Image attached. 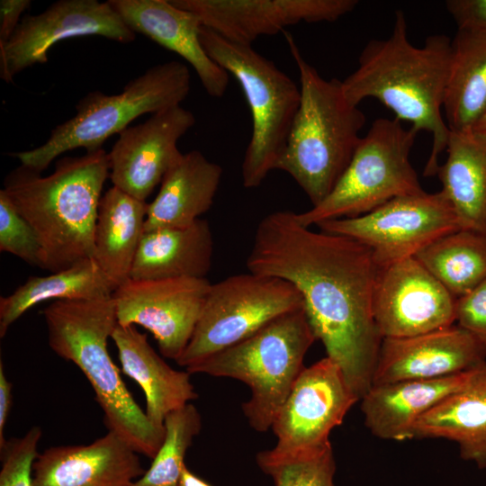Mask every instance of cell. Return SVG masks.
Returning a JSON list of instances; mask_svg holds the SVG:
<instances>
[{
  "instance_id": "6da1fadb",
  "label": "cell",
  "mask_w": 486,
  "mask_h": 486,
  "mask_svg": "<svg viewBox=\"0 0 486 486\" xmlns=\"http://www.w3.org/2000/svg\"><path fill=\"white\" fill-rule=\"evenodd\" d=\"M246 266L297 288L316 338L361 400L372 386L382 341L373 314L379 266L370 249L304 227L294 212L276 211L258 223Z\"/></svg>"
},
{
  "instance_id": "7a4b0ae2",
  "label": "cell",
  "mask_w": 486,
  "mask_h": 486,
  "mask_svg": "<svg viewBox=\"0 0 486 486\" xmlns=\"http://www.w3.org/2000/svg\"><path fill=\"white\" fill-rule=\"evenodd\" d=\"M451 56L452 40L444 34L429 36L423 46H414L408 39L404 13L399 10L391 35L371 40L359 56L357 68L342 81L352 104L377 99L400 122L432 135L426 177L436 176L438 158L450 135L442 110Z\"/></svg>"
},
{
  "instance_id": "3957f363",
  "label": "cell",
  "mask_w": 486,
  "mask_h": 486,
  "mask_svg": "<svg viewBox=\"0 0 486 486\" xmlns=\"http://www.w3.org/2000/svg\"><path fill=\"white\" fill-rule=\"evenodd\" d=\"M110 172L104 148L63 157L49 176L20 165L2 189L32 225L40 247V267L51 273L92 258L104 184Z\"/></svg>"
},
{
  "instance_id": "277c9868",
  "label": "cell",
  "mask_w": 486,
  "mask_h": 486,
  "mask_svg": "<svg viewBox=\"0 0 486 486\" xmlns=\"http://www.w3.org/2000/svg\"><path fill=\"white\" fill-rule=\"evenodd\" d=\"M52 351L74 363L91 384L104 412V423L139 454L153 459L166 436L138 405L107 348L118 325L112 295L58 300L42 310Z\"/></svg>"
},
{
  "instance_id": "5b68a950",
  "label": "cell",
  "mask_w": 486,
  "mask_h": 486,
  "mask_svg": "<svg viewBox=\"0 0 486 486\" xmlns=\"http://www.w3.org/2000/svg\"><path fill=\"white\" fill-rule=\"evenodd\" d=\"M300 76L301 102L275 169L290 175L315 206L334 188L361 140L363 112L346 97L342 81L323 78L284 32Z\"/></svg>"
},
{
  "instance_id": "8992f818",
  "label": "cell",
  "mask_w": 486,
  "mask_h": 486,
  "mask_svg": "<svg viewBox=\"0 0 486 486\" xmlns=\"http://www.w3.org/2000/svg\"><path fill=\"white\" fill-rule=\"evenodd\" d=\"M190 88L191 76L184 63H159L129 81L117 94L89 92L76 104V114L57 125L42 145L10 156L21 166L41 174L67 151L103 148L107 139L120 134L138 117L180 105Z\"/></svg>"
},
{
  "instance_id": "52a82bcc",
  "label": "cell",
  "mask_w": 486,
  "mask_h": 486,
  "mask_svg": "<svg viewBox=\"0 0 486 486\" xmlns=\"http://www.w3.org/2000/svg\"><path fill=\"white\" fill-rule=\"evenodd\" d=\"M316 339L302 308L276 318L187 372L248 384L251 397L242 404L243 413L251 428L266 432L304 369L303 358Z\"/></svg>"
},
{
  "instance_id": "ba28073f",
  "label": "cell",
  "mask_w": 486,
  "mask_h": 486,
  "mask_svg": "<svg viewBox=\"0 0 486 486\" xmlns=\"http://www.w3.org/2000/svg\"><path fill=\"white\" fill-rule=\"evenodd\" d=\"M209 57L238 82L252 118V134L241 166L246 188L259 186L275 169L301 102L300 86L251 45L230 41L202 26Z\"/></svg>"
},
{
  "instance_id": "9c48e42d",
  "label": "cell",
  "mask_w": 486,
  "mask_h": 486,
  "mask_svg": "<svg viewBox=\"0 0 486 486\" xmlns=\"http://www.w3.org/2000/svg\"><path fill=\"white\" fill-rule=\"evenodd\" d=\"M418 131L397 118H378L370 127L329 194L310 210L296 213L310 228L331 220L365 214L400 196L423 193L410 156Z\"/></svg>"
},
{
  "instance_id": "30bf717a",
  "label": "cell",
  "mask_w": 486,
  "mask_h": 486,
  "mask_svg": "<svg viewBox=\"0 0 486 486\" xmlns=\"http://www.w3.org/2000/svg\"><path fill=\"white\" fill-rule=\"evenodd\" d=\"M302 308L297 288L277 277L248 271L212 284L193 336L176 362L189 371L276 318Z\"/></svg>"
},
{
  "instance_id": "8fae6325",
  "label": "cell",
  "mask_w": 486,
  "mask_h": 486,
  "mask_svg": "<svg viewBox=\"0 0 486 486\" xmlns=\"http://www.w3.org/2000/svg\"><path fill=\"white\" fill-rule=\"evenodd\" d=\"M317 226L365 246L379 267L415 257L437 238L462 230L442 191L396 197L365 214Z\"/></svg>"
},
{
  "instance_id": "7c38bea8",
  "label": "cell",
  "mask_w": 486,
  "mask_h": 486,
  "mask_svg": "<svg viewBox=\"0 0 486 486\" xmlns=\"http://www.w3.org/2000/svg\"><path fill=\"white\" fill-rule=\"evenodd\" d=\"M339 366L328 356L304 369L272 424L277 455L331 446L329 434L358 400Z\"/></svg>"
},
{
  "instance_id": "4fadbf2b",
  "label": "cell",
  "mask_w": 486,
  "mask_h": 486,
  "mask_svg": "<svg viewBox=\"0 0 486 486\" xmlns=\"http://www.w3.org/2000/svg\"><path fill=\"white\" fill-rule=\"evenodd\" d=\"M82 36H101L121 43L136 39L108 1L59 0L39 14L24 15L9 40L0 45L1 78L13 83L25 68L46 63L56 43Z\"/></svg>"
},
{
  "instance_id": "5bb4252c",
  "label": "cell",
  "mask_w": 486,
  "mask_h": 486,
  "mask_svg": "<svg viewBox=\"0 0 486 486\" xmlns=\"http://www.w3.org/2000/svg\"><path fill=\"white\" fill-rule=\"evenodd\" d=\"M212 284L207 278L132 280L115 289L118 324L149 331L160 353L176 361L187 346Z\"/></svg>"
},
{
  "instance_id": "9a60e30c",
  "label": "cell",
  "mask_w": 486,
  "mask_h": 486,
  "mask_svg": "<svg viewBox=\"0 0 486 486\" xmlns=\"http://www.w3.org/2000/svg\"><path fill=\"white\" fill-rule=\"evenodd\" d=\"M457 299L416 257L379 267L373 314L382 338H406L454 325Z\"/></svg>"
},
{
  "instance_id": "2e32d148",
  "label": "cell",
  "mask_w": 486,
  "mask_h": 486,
  "mask_svg": "<svg viewBox=\"0 0 486 486\" xmlns=\"http://www.w3.org/2000/svg\"><path fill=\"white\" fill-rule=\"evenodd\" d=\"M194 123L191 111L176 105L122 130L108 153L112 186L146 202L182 155L177 143Z\"/></svg>"
},
{
  "instance_id": "e0dca14e",
  "label": "cell",
  "mask_w": 486,
  "mask_h": 486,
  "mask_svg": "<svg viewBox=\"0 0 486 486\" xmlns=\"http://www.w3.org/2000/svg\"><path fill=\"white\" fill-rule=\"evenodd\" d=\"M196 14L223 38L251 45L260 36L299 22H334L352 12L356 0H171Z\"/></svg>"
},
{
  "instance_id": "ac0fdd59",
  "label": "cell",
  "mask_w": 486,
  "mask_h": 486,
  "mask_svg": "<svg viewBox=\"0 0 486 486\" xmlns=\"http://www.w3.org/2000/svg\"><path fill=\"white\" fill-rule=\"evenodd\" d=\"M486 344L458 325L382 338L372 385L464 373L486 360Z\"/></svg>"
},
{
  "instance_id": "d6986e66",
  "label": "cell",
  "mask_w": 486,
  "mask_h": 486,
  "mask_svg": "<svg viewBox=\"0 0 486 486\" xmlns=\"http://www.w3.org/2000/svg\"><path fill=\"white\" fill-rule=\"evenodd\" d=\"M144 472L139 454L109 431L88 445L50 446L32 467L34 486H130Z\"/></svg>"
},
{
  "instance_id": "ffe728a7",
  "label": "cell",
  "mask_w": 486,
  "mask_h": 486,
  "mask_svg": "<svg viewBox=\"0 0 486 486\" xmlns=\"http://www.w3.org/2000/svg\"><path fill=\"white\" fill-rule=\"evenodd\" d=\"M108 2L134 33L146 36L186 60L209 95H224L229 74L204 50L200 40L202 22L196 14L175 5L171 0Z\"/></svg>"
},
{
  "instance_id": "44dd1931",
  "label": "cell",
  "mask_w": 486,
  "mask_h": 486,
  "mask_svg": "<svg viewBox=\"0 0 486 486\" xmlns=\"http://www.w3.org/2000/svg\"><path fill=\"white\" fill-rule=\"evenodd\" d=\"M475 368L440 378L372 385L361 399L365 426L381 439L414 438L417 421L450 394L464 388Z\"/></svg>"
},
{
  "instance_id": "7402d4cb",
  "label": "cell",
  "mask_w": 486,
  "mask_h": 486,
  "mask_svg": "<svg viewBox=\"0 0 486 486\" xmlns=\"http://www.w3.org/2000/svg\"><path fill=\"white\" fill-rule=\"evenodd\" d=\"M111 338L117 347L122 371L144 392V411L154 426L165 427L168 414L197 399L190 373L169 366L136 326L118 324Z\"/></svg>"
},
{
  "instance_id": "603a6c76",
  "label": "cell",
  "mask_w": 486,
  "mask_h": 486,
  "mask_svg": "<svg viewBox=\"0 0 486 486\" xmlns=\"http://www.w3.org/2000/svg\"><path fill=\"white\" fill-rule=\"evenodd\" d=\"M222 168L202 152L180 156L164 176L156 198L148 203L145 231L185 228L212 205Z\"/></svg>"
},
{
  "instance_id": "cb8c5ba5",
  "label": "cell",
  "mask_w": 486,
  "mask_h": 486,
  "mask_svg": "<svg viewBox=\"0 0 486 486\" xmlns=\"http://www.w3.org/2000/svg\"><path fill=\"white\" fill-rule=\"evenodd\" d=\"M213 245L209 222L203 219L185 228L145 231L130 279L206 278L212 266Z\"/></svg>"
},
{
  "instance_id": "d4e9b609",
  "label": "cell",
  "mask_w": 486,
  "mask_h": 486,
  "mask_svg": "<svg viewBox=\"0 0 486 486\" xmlns=\"http://www.w3.org/2000/svg\"><path fill=\"white\" fill-rule=\"evenodd\" d=\"M414 438L454 441L460 456L486 468V361L472 379L424 414L415 424Z\"/></svg>"
},
{
  "instance_id": "484cf974",
  "label": "cell",
  "mask_w": 486,
  "mask_h": 486,
  "mask_svg": "<svg viewBox=\"0 0 486 486\" xmlns=\"http://www.w3.org/2000/svg\"><path fill=\"white\" fill-rule=\"evenodd\" d=\"M148 203L115 186L102 196L94 233V254L115 288L130 279L144 233Z\"/></svg>"
},
{
  "instance_id": "4316f807",
  "label": "cell",
  "mask_w": 486,
  "mask_h": 486,
  "mask_svg": "<svg viewBox=\"0 0 486 486\" xmlns=\"http://www.w3.org/2000/svg\"><path fill=\"white\" fill-rule=\"evenodd\" d=\"M447 158L436 176L462 230L486 235V135L450 131Z\"/></svg>"
},
{
  "instance_id": "83f0119b",
  "label": "cell",
  "mask_w": 486,
  "mask_h": 486,
  "mask_svg": "<svg viewBox=\"0 0 486 486\" xmlns=\"http://www.w3.org/2000/svg\"><path fill=\"white\" fill-rule=\"evenodd\" d=\"M443 111L454 132L471 130L486 112V32L458 29L452 40Z\"/></svg>"
},
{
  "instance_id": "f1b7e54d",
  "label": "cell",
  "mask_w": 486,
  "mask_h": 486,
  "mask_svg": "<svg viewBox=\"0 0 486 486\" xmlns=\"http://www.w3.org/2000/svg\"><path fill=\"white\" fill-rule=\"evenodd\" d=\"M115 286L93 258L46 276H31L10 295L0 298V337L29 309L42 302L109 296Z\"/></svg>"
},
{
  "instance_id": "f546056e",
  "label": "cell",
  "mask_w": 486,
  "mask_h": 486,
  "mask_svg": "<svg viewBox=\"0 0 486 486\" xmlns=\"http://www.w3.org/2000/svg\"><path fill=\"white\" fill-rule=\"evenodd\" d=\"M415 257L458 299L486 279V235L460 230L437 238Z\"/></svg>"
},
{
  "instance_id": "4dcf8cb0",
  "label": "cell",
  "mask_w": 486,
  "mask_h": 486,
  "mask_svg": "<svg viewBox=\"0 0 486 486\" xmlns=\"http://www.w3.org/2000/svg\"><path fill=\"white\" fill-rule=\"evenodd\" d=\"M166 436L149 468L130 486H179L184 457L202 428L196 407L188 403L167 415Z\"/></svg>"
},
{
  "instance_id": "1f68e13d",
  "label": "cell",
  "mask_w": 486,
  "mask_h": 486,
  "mask_svg": "<svg viewBox=\"0 0 486 486\" xmlns=\"http://www.w3.org/2000/svg\"><path fill=\"white\" fill-rule=\"evenodd\" d=\"M260 470L272 478L274 486H336V463L332 446L277 455L270 450L256 454Z\"/></svg>"
},
{
  "instance_id": "d6a6232c",
  "label": "cell",
  "mask_w": 486,
  "mask_h": 486,
  "mask_svg": "<svg viewBox=\"0 0 486 486\" xmlns=\"http://www.w3.org/2000/svg\"><path fill=\"white\" fill-rule=\"evenodd\" d=\"M0 251L40 267L41 247L32 225L0 190Z\"/></svg>"
},
{
  "instance_id": "836d02e7",
  "label": "cell",
  "mask_w": 486,
  "mask_h": 486,
  "mask_svg": "<svg viewBox=\"0 0 486 486\" xmlns=\"http://www.w3.org/2000/svg\"><path fill=\"white\" fill-rule=\"evenodd\" d=\"M41 436V428L33 426L24 436L6 439L0 446V486H34L32 467Z\"/></svg>"
},
{
  "instance_id": "e575fe53",
  "label": "cell",
  "mask_w": 486,
  "mask_h": 486,
  "mask_svg": "<svg viewBox=\"0 0 486 486\" xmlns=\"http://www.w3.org/2000/svg\"><path fill=\"white\" fill-rule=\"evenodd\" d=\"M455 321L486 344V279L457 299Z\"/></svg>"
},
{
  "instance_id": "d590c367",
  "label": "cell",
  "mask_w": 486,
  "mask_h": 486,
  "mask_svg": "<svg viewBox=\"0 0 486 486\" xmlns=\"http://www.w3.org/2000/svg\"><path fill=\"white\" fill-rule=\"evenodd\" d=\"M446 6L458 29L486 32V0H448Z\"/></svg>"
},
{
  "instance_id": "8d00e7d4",
  "label": "cell",
  "mask_w": 486,
  "mask_h": 486,
  "mask_svg": "<svg viewBox=\"0 0 486 486\" xmlns=\"http://www.w3.org/2000/svg\"><path fill=\"white\" fill-rule=\"evenodd\" d=\"M30 0L0 1V45L5 44L17 29L22 14L31 5Z\"/></svg>"
},
{
  "instance_id": "74e56055",
  "label": "cell",
  "mask_w": 486,
  "mask_h": 486,
  "mask_svg": "<svg viewBox=\"0 0 486 486\" xmlns=\"http://www.w3.org/2000/svg\"><path fill=\"white\" fill-rule=\"evenodd\" d=\"M13 405V384L7 379L2 360L0 361V446L4 437L5 425Z\"/></svg>"
},
{
  "instance_id": "f35d334b",
  "label": "cell",
  "mask_w": 486,
  "mask_h": 486,
  "mask_svg": "<svg viewBox=\"0 0 486 486\" xmlns=\"http://www.w3.org/2000/svg\"><path fill=\"white\" fill-rule=\"evenodd\" d=\"M179 486H212L207 481L193 472L186 464L184 466Z\"/></svg>"
},
{
  "instance_id": "ab89813d",
  "label": "cell",
  "mask_w": 486,
  "mask_h": 486,
  "mask_svg": "<svg viewBox=\"0 0 486 486\" xmlns=\"http://www.w3.org/2000/svg\"><path fill=\"white\" fill-rule=\"evenodd\" d=\"M472 130L479 134L486 135V112L473 125Z\"/></svg>"
}]
</instances>
